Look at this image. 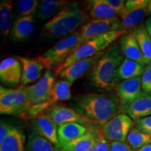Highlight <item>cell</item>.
<instances>
[{
  "mask_svg": "<svg viewBox=\"0 0 151 151\" xmlns=\"http://www.w3.org/2000/svg\"><path fill=\"white\" fill-rule=\"evenodd\" d=\"M118 43L125 58L134 60L141 65H148L133 32L124 34L118 39Z\"/></svg>",
  "mask_w": 151,
  "mask_h": 151,
  "instance_id": "2e32d148",
  "label": "cell"
},
{
  "mask_svg": "<svg viewBox=\"0 0 151 151\" xmlns=\"http://www.w3.org/2000/svg\"><path fill=\"white\" fill-rule=\"evenodd\" d=\"M145 25H146V29H147V30H148L149 35H150V37H151V17L150 18L147 19Z\"/></svg>",
  "mask_w": 151,
  "mask_h": 151,
  "instance_id": "f35d334b",
  "label": "cell"
},
{
  "mask_svg": "<svg viewBox=\"0 0 151 151\" xmlns=\"http://www.w3.org/2000/svg\"><path fill=\"white\" fill-rule=\"evenodd\" d=\"M71 106L82 116L97 122L101 127L122 112L118 98L109 92L77 96L73 98Z\"/></svg>",
  "mask_w": 151,
  "mask_h": 151,
  "instance_id": "6da1fadb",
  "label": "cell"
},
{
  "mask_svg": "<svg viewBox=\"0 0 151 151\" xmlns=\"http://www.w3.org/2000/svg\"><path fill=\"white\" fill-rule=\"evenodd\" d=\"M90 16L77 2L67 4L43 25L45 35L52 39L67 37L75 32V30L89 22Z\"/></svg>",
  "mask_w": 151,
  "mask_h": 151,
  "instance_id": "3957f363",
  "label": "cell"
},
{
  "mask_svg": "<svg viewBox=\"0 0 151 151\" xmlns=\"http://www.w3.org/2000/svg\"><path fill=\"white\" fill-rule=\"evenodd\" d=\"M109 151H133V149L126 142L111 141V146Z\"/></svg>",
  "mask_w": 151,
  "mask_h": 151,
  "instance_id": "8d00e7d4",
  "label": "cell"
},
{
  "mask_svg": "<svg viewBox=\"0 0 151 151\" xmlns=\"http://www.w3.org/2000/svg\"><path fill=\"white\" fill-rule=\"evenodd\" d=\"M124 60L118 43H114L106 50L90 73V82L94 88L101 92H111L118 82L116 71Z\"/></svg>",
  "mask_w": 151,
  "mask_h": 151,
  "instance_id": "7a4b0ae2",
  "label": "cell"
},
{
  "mask_svg": "<svg viewBox=\"0 0 151 151\" xmlns=\"http://www.w3.org/2000/svg\"><path fill=\"white\" fill-rule=\"evenodd\" d=\"M147 12H148V14H151V1H150L148 8H147Z\"/></svg>",
  "mask_w": 151,
  "mask_h": 151,
  "instance_id": "60d3db41",
  "label": "cell"
},
{
  "mask_svg": "<svg viewBox=\"0 0 151 151\" xmlns=\"http://www.w3.org/2000/svg\"><path fill=\"white\" fill-rule=\"evenodd\" d=\"M22 66L16 58H5L0 64V79L6 86L15 87L21 83Z\"/></svg>",
  "mask_w": 151,
  "mask_h": 151,
  "instance_id": "9a60e30c",
  "label": "cell"
},
{
  "mask_svg": "<svg viewBox=\"0 0 151 151\" xmlns=\"http://www.w3.org/2000/svg\"><path fill=\"white\" fill-rule=\"evenodd\" d=\"M105 51L99 52L90 58H85V59L76 62L73 65L62 71L60 73V78H65L72 85L76 81L84 76L87 72L90 71H91L94 65L104 55Z\"/></svg>",
  "mask_w": 151,
  "mask_h": 151,
  "instance_id": "4fadbf2b",
  "label": "cell"
},
{
  "mask_svg": "<svg viewBox=\"0 0 151 151\" xmlns=\"http://www.w3.org/2000/svg\"><path fill=\"white\" fill-rule=\"evenodd\" d=\"M52 143L41 137L35 131L29 132L27 137L26 151H60Z\"/></svg>",
  "mask_w": 151,
  "mask_h": 151,
  "instance_id": "484cf974",
  "label": "cell"
},
{
  "mask_svg": "<svg viewBox=\"0 0 151 151\" xmlns=\"http://www.w3.org/2000/svg\"><path fill=\"white\" fill-rule=\"evenodd\" d=\"M30 107L25 86L7 88L0 86V113L11 116H25Z\"/></svg>",
  "mask_w": 151,
  "mask_h": 151,
  "instance_id": "8992f818",
  "label": "cell"
},
{
  "mask_svg": "<svg viewBox=\"0 0 151 151\" xmlns=\"http://www.w3.org/2000/svg\"><path fill=\"white\" fill-rule=\"evenodd\" d=\"M71 86L72 85L65 78H60L56 81L52 88L50 100L41 104L30 106L27 116L32 119L41 115L46 114L48 109L52 106L57 104L58 102L70 100L72 97L71 92Z\"/></svg>",
  "mask_w": 151,
  "mask_h": 151,
  "instance_id": "ba28073f",
  "label": "cell"
},
{
  "mask_svg": "<svg viewBox=\"0 0 151 151\" xmlns=\"http://www.w3.org/2000/svg\"><path fill=\"white\" fill-rule=\"evenodd\" d=\"M137 151H151V143L150 144L146 145V146L142 147V148L139 149Z\"/></svg>",
  "mask_w": 151,
  "mask_h": 151,
  "instance_id": "ab89813d",
  "label": "cell"
},
{
  "mask_svg": "<svg viewBox=\"0 0 151 151\" xmlns=\"http://www.w3.org/2000/svg\"><path fill=\"white\" fill-rule=\"evenodd\" d=\"M134 124L135 122L129 116L121 113L107 122L101 127V133L104 137L109 141L125 142L128 134Z\"/></svg>",
  "mask_w": 151,
  "mask_h": 151,
  "instance_id": "9c48e42d",
  "label": "cell"
},
{
  "mask_svg": "<svg viewBox=\"0 0 151 151\" xmlns=\"http://www.w3.org/2000/svg\"><path fill=\"white\" fill-rule=\"evenodd\" d=\"M111 146V141L105 139L102 134L96 144L88 151H109Z\"/></svg>",
  "mask_w": 151,
  "mask_h": 151,
  "instance_id": "d590c367",
  "label": "cell"
},
{
  "mask_svg": "<svg viewBox=\"0 0 151 151\" xmlns=\"http://www.w3.org/2000/svg\"><path fill=\"white\" fill-rule=\"evenodd\" d=\"M22 66L21 85L22 86L32 83L41 76L44 66L37 58H30L27 57H17Z\"/></svg>",
  "mask_w": 151,
  "mask_h": 151,
  "instance_id": "e0dca14e",
  "label": "cell"
},
{
  "mask_svg": "<svg viewBox=\"0 0 151 151\" xmlns=\"http://www.w3.org/2000/svg\"><path fill=\"white\" fill-rule=\"evenodd\" d=\"M102 136L101 129H88L82 137L62 147V151H88Z\"/></svg>",
  "mask_w": 151,
  "mask_h": 151,
  "instance_id": "ac0fdd59",
  "label": "cell"
},
{
  "mask_svg": "<svg viewBox=\"0 0 151 151\" xmlns=\"http://www.w3.org/2000/svg\"><path fill=\"white\" fill-rule=\"evenodd\" d=\"M127 32V31H113L86 41L83 43L61 65L57 67L55 71L57 74H60L62 71L79 60L90 58L99 52L105 51L112 46L115 41Z\"/></svg>",
  "mask_w": 151,
  "mask_h": 151,
  "instance_id": "277c9868",
  "label": "cell"
},
{
  "mask_svg": "<svg viewBox=\"0 0 151 151\" xmlns=\"http://www.w3.org/2000/svg\"><path fill=\"white\" fill-rule=\"evenodd\" d=\"M141 77L122 81L116 87V96L118 98L122 112L142 93Z\"/></svg>",
  "mask_w": 151,
  "mask_h": 151,
  "instance_id": "7c38bea8",
  "label": "cell"
},
{
  "mask_svg": "<svg viewBox=\"0 0 151 151\" xmlns=\"http://www.w3.org/2000/svg\"><path fill=\"white\" fill-rule=\"evenodd\" d=\"M25 136L22 129L14 127L8 137L0 146V151H24Z\"/></svg>",
  "mask_w": 151,
  "mask_h": 151,
  "instance_id": "cb8c5ba5",
  "label": "cell"
},
{
  "mask_svg": "<svg viewBox=\"0 0 151 151\" xmlns=\"http://www.w3.org/2000/svg\"><path fill=\"white\" fill-rule=\"evenodd\" d=\"M113 31H124L118 16L111 19L91 20L82 26L78 32L84 43L92 38Z\"/></svg>",
  "mask_w": 151,
  "mask_h": 151,
  "instance_id": "8fae6325",
  "label": "cell"
},
{
  "mask_svg": "<svg viewBox=\"0 0 151 151\" xmlns=\"http://www.w3.org/2000/svg\"><path fill=\"white\" fill-rule=\"evenodd\" d=\"M146 66L124 58V61L116 71L117 81L138 78L142 76Z\"/></svg>",
  "mask_w": 151,
  "mask_h": 151,
  "instance_id": "603a6c76",
  "label": "cell"
},
{
  "mask_svg": "<svg viewBox=\"0 0 151 151\" xmlns=\"http://www.w3.org/2000/svg\"><path fill=\"white\" fill-rule=\"evenodd\" d=\"M127 142L133 150H138L151 143V135L143 133L137 128H132L128 134Z\"/></svg>",
  "mask_w": 151,
  "mask_h": 151,
  "instance_id": "f546056e",
  "label": "cell"
},
{
  "mask_svg": "<svg viewBox=\"0 0 151 151\" xmlns=\"http://www.w3.org/2000/svg\"><path fill=\"white\" fill-rule=\"evenodd\" d=\"M34 16H21L16 20L11 30V38L14 41H23L35 31Z\"/></svg>",
  "mask_w": 151,
  "mask_h": 151,
  "instance_id": "44dd1931",
  "label": "cell"
},
{
  "mask_svg": "<svg viewBox=\"0 0 151 151\" xmlns=\"http://www.w3.org/2000/svg\"><path fill=\"white\" fill-rule=\"evenodd\" d=\"M87 3L88 14L94 20L111 19L119 16L118 13L111 8L106 0H91Z\"/></svg>",
  "mask_w": 151,
  "mask_h": 151,
  "instance_id": "7402d4cb",
  "label": "cell"
},
{
  "mask_svg": "<svg viewBox=\"0 0 151 151\" xmlns=\"http://www.w3.org/2000/svg\"><path fill=\"white\" fill-rule=\"evenodd\" d=\"M146 15H148L147 9H139V10H127L125 8L119 14L122 29L127 31L128 29L134 27L144 19Z\"/></svg>",
  "mask_w": 151,
  "mask_h": 151,
  "instance_id": "d4e9b609",
  "label": "cell"
},
{
  "mask_svg": "<svg viewBox=\"0 0 151 151\" xmlns=\"http://www.w3.org/2000/svg\"><path fill=\"white\" fill-rule=\"evenodd\" d=\"M67 3V1L60 0H43L38 9L37 17L41 20H46L53 16L57 11L60 12Z\"/></svg>",
  "mask_w": 151,
  "mask_h": 151,
  "instance_id": "f1b7e54d",
  "label": "cell"
},
{
  "mask_svg": "<svg viewBox=\"0 0 151 151\" xmlns=\"http://www.w3.org/2000/svg\"><path fill=\"white\" fill-rule=\"evenodd\" d=\"M39 1L20 0L17 3V10L21 16H32L37 12Z\"/></svg>",
  "mask_w": 151,
  "mask_h": 151,
  "instance_id": "4dcf8cb0",
  "label": "cell"
},
{
  "mask_svg": "<svg viewBox=\"0 0 151 151\" xmlns=\"http://www.w3.org/2000/svg\"><path fill=\"white\" fill-rule=\"evenodd\" d=\"M135 126L139 131L151 135V116L135 121Z\"/></svg>",
  "mask_w": 151,
  "mask_h": 151,
  "instance_id": "d6a6232c",
  "label": "cell"
},
{
  "mask_svg": "<svg viewBox=\"0 0 151 151\" xmlns=\"http://www.w3.org/2000/svg\"><path fill=\"white\" fill-rule=\"evenodd\" d=\"M122 113L129 116L134 121L151 116V95L142 92Z\"/></svg>",
  "mask_w": 151,
  "mask_h": 151,
  "instance_id": "d6986e66",
  "label": "cell"
},
{
  "mask_svg": "<svg viewBox=\"0 0 151 151\" xmlns=\"http://www.w3.org/2000/svg\"><path fill=\"white\" fill-rule=\"evenodd\" d=\"M88 129L82 124L76 122H66L58 126V137L60 148L71 141L82 137L88 132Z\"/></svg>",
  "mask_w": 151,
  "mask_h": 151,
  "instance_id": "ffe728a7",
  "label": "cell"
},
{
  "mask_svg": "<svg viewBox=\"0 0 151 151\" xmlns=\"http://www.w3.org/2000/svg\"><path fill=\"white\" fill-rule=\"evenodd\" d=\"M107 3L111 6L115 11H116L119 14L125 8L126 1L124 0H106Z\"/></svg>",
  "mask_w": 151,
  "mask_h": 151,
  "instance_id": "74e56055",
  "label": "cell"
},
{
  "mask_svg": "<svg viewBox=\"0 0 151 151\" xmlns=\"http://www.w3.org/2000/svg\"><path fill=\"white\" fill-rule=\"evenodd\" d=\"M149 3V0H128L126 1L125 9L129 11L147 9Z\"/></svg>",
  "mask_w": 151,
  "mask_h": 151,
  "instance_id": "836d02e7",
  "label": "cell"
},
{
  "mask_svg": "<svg viewBox=\"0 0 151 151\" xmlns=\"http://www.w3.org/2000/svg\"><path fill=\"white\" fill-rule=\"evenodd\" d=\"M30 124L33 131L60 149L58 137V127L46 114L30 119Z\"/></svg>",
  "mask_w": 151,
  "mask_h": 151,
  "instance_id": "5bb4252c",
  "label": "cell"
},
{
  "mask_svg": "<svg viewBox=\"0 0 151 151\" xmlns=\"http://www.w3.org/2000/svg\"><path fill=\"white\" fill-rule=\"evenodd\" d=\"M55 83V78L51 70H46L42 77L35 84L25 86L30 106L41 104L49 101Z\"/></svg>",
  "mask_w": 151,
  "mask_h": 151,
  "instance_id": "30bf717a",
  "label": "cell"
},
{
  "mask_svg": "<svg viewBox=\"0 0 151 151\" xmlns=\"http://www.w3.org/2000/svg\"><path fill=\"white\" fill-rule=\"evenodd\" d=\"M147 63L151 62V37L145 24H140L132 32Z\"/></svg>",
  "mask_w": 151,
  "mask_h": 151,
  "instance_id": "4316f807",
  "label": "cell"
},
{
  "mask_svg": "<svg viewBox=\"0 0 151 151\" xmlns=\"http://www.w3.org/2000/svg\"><path fill=\"white\" fill-rule=\"evenodd\" d=\"M14 126L12 124L4 121V120H1V124H0V146L4 143L6 137H8L11 130L13 129Z\"/></svg>",
  "mask_w": 151,
  "mask_h": 151,
  "instance_id": "e575fe53",
  "label": "cell"
},
{
  "mask_svg": "<svg viewBox=\"0 0 151 151\" xmlns=\"http://www.w3.org/2000/svg\"><path fill=\"white\" fill-rule=\"evenodd\" d=\"M141 80V88L143 92L151 95V62L145 67Z\"/></svg>",
  "mask_w": 151,
  "mask_h": 151,
  "instance_id": "1f68e13d",
  "label": "cell"
},
{
  "mask_svg": "<svg viewBox=\"0 0 151 151\" xmlns=\"http://www.w3.org/2000/svg\"><path fill=\"white\" fill-rule=\"evenodd\" d=\"M83 43L78 31L64 37L41 55L36 57L46 70L55 69L61 65Z\"/></svg>",
  "mask_w": 151,
  "mask_h": 151,
  "instance_id": "5b68a950",
  "label": "cell"
},
{
  "mask_svg": "<svg viewBox=\"0 0 151 151\" xmlns=\"http://www.w3.org/2000/svg\"><path fill=\"white\" fill-rule=\"evenodd\" d=\"M46 114L58 126L66 122H76L90 129H101L102 127L97 122L82 116L72 107L63 104H57L52 106Z\"/></svg>",
  "mask_w": 151,
  "mask_h": 151,
  "instance_id": "52a82bcc",
  "label": "cell"
},
{
  "mask_svg": "<svg viewBox=\"0 0 151 151\" xmlns=\"http://www.w3.org/2000/svg\"><path fill=\"white\" fill-rule=\"evenodd\" d=\"M13 1H1L0 4V31L1 37L4 40L10 32L12 21Z\"/></svg>",
  "mask_w": 151,
  "mask_h": 151,
  "instance_id": "83f0119b",
  "label": "cell"
}]
</instances>
